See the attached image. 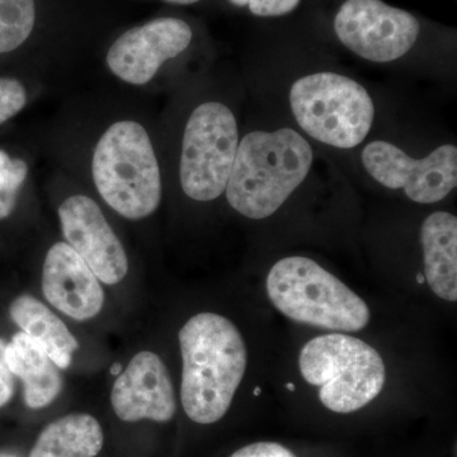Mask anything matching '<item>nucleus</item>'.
Segmentation results:
<instances>
[{
  "instance_id": "nucleus-1",
  "label": "nucleus",
  "mask_w": 457,
  "mask_h": 457,
  "mask_svg": "<svg viewBox=\"0 0 457 457\" xmlns=\"http://www.w3.org/2000/svg\"><path fill=\"white\" fill-rule=\"evenodd\" d=\"M183 372L180 402L189 420L212 425L228 413L245 378L248 352L228 319L201 312L179 330Z\"/></svg>"
},
{
  "instance_id": "nucleus-2",
  "label": "nucleus",
  "mask_w": 457,
  "mask_h": 457,
  "mask_svg": "<svg viewBox=\"0 0 457 457\" xmlns=\"http://www.w3.org/2000/svg\"><path fill=\"white\" fill-rule=\"evenodd\" d=\"M312 150L293 129L253 131L237 145L228 177V203L253 220L273 215L308 177Z\"/></svg>"
},
{
  "instance_id": "nucleus-3",
  "label": "nucleus",
  "mask_w": 457,
  "mask_h": 457,
  "mask_svg": "<svg viewBox=\"0 0 457 457\" xmlns=\"http://www.w3.org/2000/svg\"><path fill=\"white\" fill-rule=\"evenodd\" d=\"M92 176L104 203L130 220L147 218L162 201V177L145 129L114 122L102 135L92 159Z\"/></svg>"
},
{
  "instance_id": "nucleus-4",
  "label": "nucleus",
  "mask_w": 457,
  "mask_h": 457,
  "mask_svg": "<svg viewBox=\"0 0 457 457\" xmlns=\"http://www.w3.org/2000/svg\"><path fill=\"white\" fill-rule=\"evenodd\" d=\"M270 303L296 323L336 332H360L371 319L368 303L347 285L305 257L278 261L267 276Z\"/></svg>"
},
{
  "instance_id": "nucleus-5",
  "label": "nucleus",
  "mask_w": 457,
  "mask_h": 457,
  "mask_svg": "<svg viewBox=\"0 0 457 457\" xmlns=\"http://www.w3.org/2000/svg\"><path fill=\"white\" fill-rule=\"evenodd\" d=\"M300 372L319 387V399L335 413H353L378 396L385 385L380 353L356 337L333 333L303 345Z\"/></svg>"
},
{
  "instance_id": "nucleus-6",
  "label": "nucleus",
  "mask_w": 457,
  "mask_h": 457,
  "mask_svg": "<svg viewBox=\"0 0 457 457\" xmlns=\"http://www.w3.org/2000/svg\"><path fill=\"white\" fill-rule=\"evenodd\" d=\"M290 106L306 134L339 149L360 145L374 123L375 106L368 90L330 71L297 79L291 87Z\"/></svg>"
},
{
  "instance_id": "nucleus-7",
  "label": "nucleus",
  "mask_w": 457,
  "mask_h": 457,
  "mask_svg": "<svg viewBox=\"0 0 457 457\" xmlns=\"http://www.w3.org/2000/svg\"><path fill=\"white\" fill-rule=\"evenodd\" d=\"M239 134L236 116L220 102H204L189 116L183 134L179 177L183 192L200 203L227 189Z\"/></svg>"
},
{
  "instance_id": "nucleus-8",
  "label": "nucleus",
  "mask_w": 457,
  "mask_h": 457,
  "mask_svg": "<svg viewBox=\"0 0 457 457\" xmlns=\"http://www.w3.org/2000/svg\"><path fill=\"white\" fill-rule=\"evenodd\" d=\"M362 164L376 182L403 189L417 204L440 203L457 186V147L451 144L414 159L387 141H372L363 149Z\"/></svg>"
},
{
  "instance_id": "nucleus-9",
  "label": "nucleus",
  "mask_w": 457,
  "mask_h": 457,
  "mask_svg": "<svg viewBox=\"0 0 457 457\" xmlns=\"http://www.w3.org/2000/svg\"><path fill=\"white\" fill-rule=\"evenodd\" d=\"M339 41L352 53L374 62L404 56L416 44V17L381 0H347L335 20Z\"/></svg>"
},
{
  "instance_id": "nucleus-10",
  "label": "nucleus",
  "mask_w": 457,
  "mask_h": 457,
  "mask_svg": "<svg viewBox=\"0 0 457 457\" xmlns=\"http://www.w3.org/2000/svg\"><path fill=\"white\" fill-rule=\"evenodd\" d=\"M192 41L191 27L179 18H158L120 36L107 54L117 78L134 86L149 83L167 60L179 56Z\"/></svg>"
},
{
  "instance_id": "nucleus-11",
  "label": "nucleus",
  "mask_w": 457,
  "mask_h": 457,
  "mask_svg": "<svg viewBox=\"0 0 457 457\" xmlns=\"http://www.w3.org/2000/svg\"><path fill=\"white\" fill-rule=\"evenodd\" d=\"M66 243L79 254L99 281L116 285L128 275L129 261L119 237L92 198L74 195L59 207Z\"/></svg>"
},
{
  "instance_id": "nucleus-12",
  "label": "nucleus",
  "mask_w": 457,
  "mask_h": 457,
  "mask_svg": "<svg viewBox=\"0 0 457 457\" xmlns=\"http://www.w3.org/2000/svg\"><path fill=\"white\" fill-rule=\"evenodd\" d=\"M111 403L123 422H170L177 411L170 372L158 354L140 352L114 381Z\"/></svg>"
},
{
  "instance_id": "nucleus-13",
  "label": "nucleus",
  "mask_w": 457,
  "mask_h": 457,
  "mask_svg": "<svg viewBox=\"0 0 457 457\" xmlns=\"http://www.w3.org/2000/svg\"><path fill=\"white\" fill-rule=\"evenodd\" d=\"M42 291L54 308L78 321L97 317L104 308L99 279L68 243H56L47 252Z\"/></svg>"
},
{
  "instance_id": "nucleus-14",
  "label": "nucleus",
  "mask_w": 457,
  "mask_h": 457,
  "mask_svg": "<svg viewBox=\"0 0 457 457\" xmlns=\"http://www.w3.org/2000/svg\"><path fill=\"white\" fill-rule=\"evenodd\" d=\"M426 279L435 295L457 300V219L446 212H433L420 228Z\"/></svg>"
},
{
  "instance_id": "nucleus-15",
  "label": "nucleus",
  "mask_w": 457,
  "mask_h": 457,
  "mask_svg": "<svg viewBox=\"0 0 457 457\" xmlns=\"http://www.w3.org/2000/svg\"><path fill=\"white\" fill-rule=\"evenodd\" d=\"M5 361L12 374L21 378L25 386L27 407H47L62 393L60 369L49 354L25 333H17L5 345Z\"/></svg>"
},
{
  "instance_id": "nucleus-16",
  "label": "nucleus",
  "mask_w": 457,
  "mask_h": 457,
  "mask_svg": "<svg viewBox=\"0 0 457 457\" xmlns=\"http://www.w3.org/2000/svg\"><path fill=\"white\" fill-rule=\"evenodd\" d=\"M12 320L33 342L49 354L59 369H68L74 352L79 348L77 339L57 315L29 295H21L11 308Z\"/></svg>"
},
{
  "instance_id": "nucleus-17",
  "label": "nucleus",
  "mask_w": 457,
  "mask_h": 457,
  "mask_svg": "<svg viewBox=\"0 0 457 457\" xmlns=\"http://www.w3.org/2000/svg\"><path fill=\"white\" fill-rule=\"evenodd\" d=\"M104 441V431L95 417L69 414L40 433L29 457H96Z\"/></svg>"
},
{
  "instance_id": "nucleus-18",
  "label": "nucleus",
  "mask_w": 457,
  "mask_h": 457,
  "mask_svg": "<svg viewBox=\"0 0 457 457\" xmlns=\"http://www.w3.org/2000/svg\"><path fill=\"white\" fill-rule=\"evenodd\" d=\"M35 0H0V54L18 49L35 27Z\"/></svg>"
},
{
  "instance_id": "nucleus-19",
  "label": "nucleus",
  "mask_w": 457,
  "mask_h": 457,
  "mask_svg": "<svg viewBox=\"0 0 457 457\" xmlns=\"http://www.w3.org/2000/svg\"><path fill=\"white\" fill-rule=\"evenodd\" d=\"M27 173L29 167L25 162L11 158L0 150V220H4L13 212Z\"/></svg>"
},
{
  "instance_id": "nucleus-20",
  "label": "nucleus",
  "mask_w": 457,
  "mask_h": 457,
  "mask_svg": "<svg viewBox=\"0 0 457 457\" xmlns=\"http://www.w3.org/2000/svg\"><path fill=\"white\" fill-rule=\"evenodd\" d=\"M26 102V88L20 80L0 78V125L20 113Z\"/></svg>"
},
{
  "instance_id": "nucleus-21",
  "label": "nucleus",
  "mask_w": 457,
  "mask_h": 457,
  "mask_svg": "<svg viewBox=\"0 0 457 457\" xmlns=\"http://www.w3.org/2000/svg\"><path fill=\"white\" fill-rule=\"evenodd\" d=\"M302 0H248L249 11L258 17H279L297 8Z\"/></svg>"
},
{
  "instance_id": "nucleus-22",
  "label": "nucleus",
  "mask_w": 457,
  "mask_h": 457,
  "mask_svg": "<svg viewBox=\"0 0 457 457\" xmlns=\"http://www.w3.org/2000/svg\"><path fill=\"white\" fill-rule=\"evenodd\" d=\"M230 457H296L276 442H257L236 451Z\"/></svg>"
},
{
  "instance_id": "nucleus-23",
  "label": "nucleus",
  "mask_w": 457,
  "mask_h": 457,
  "mask_svg": "<svg viewBox=\"0 0 457 457\" xmlns=\"http://www.w3.org/2000/svg\"><path fill=\"white\" fill-rule=\"evenodd\" d=\"M5 345L7 343L0 338V408L8 404L14 394V375L5 361Z\"/></svg>"
},
{
  "instance_id": "nucleus-24",
  "label": "nucleus",
  "mask_w": 457,
  "mask_h": 457,
  "mask_svg": "<svg viewBox=\"0 0 457 457\" xmlns=\"http://www.w3.org/2000/svg\"><path fill=\"white\" fill-rule=\"evenodd\" d=\"M164 2L171 3V4H194V3L200 2V0H164Z\"/></svg>"
},
{
  "instance_id": "nucleus-25",
  "label": "nucleus",
  "mask_w": 457,
  "mask_h": 457,
  "mask_svg": "<svg viewBox=\"0 0 457 457\" xmlns=\"http://www.w3.org/2000/svg\"><path fill=\"white\" fill-rule=\"evenodd\" d=\"M110 372H111V375H112V376L121 375V372H122L121 363H113V365L111 366Z\"/></svg>"
},
{
  "instance_id": "nucleus-26",
  "label": "nucleus",
  "mask_w": 457,
  "mask_h": 457,
  "mask_svg": "<svg viewBox=\"0 0 457 457\" xmlns=\"http://www.w3.org/2000/svg\"><path fill=\"white\" fill-rule=\"evenodd\" d=\"M0 457H18V456L12 455V453H0Z\"/></svg>"
},
{
  "instance_id": "nucleus-27",
  "label": "nucleus",
  "mask_w": 457,
  "mask_h": 457,
  "mask_svg": "<svg viewBox=\"0 0 457 457\" xmlns=\"http://www.w3.org/2000/svg\"><path fill=\"white\" fill-rule=\"evenodd\" d=\"M287 389L291 390V392H294V390H295L294 385L293 384H287Z\"/></svg>"
},
{
  "instance_id": "nucleus-28",
  "label": "nucleus",
  "mask_w": 457,
  "mask_h": 457,
  "mask_svg": "<svg viewBox=\"0 0 457 457\" xmlns=\"http://www.w3.org/2000/svg\"><path fill=\"white\" fill-rule=\"evenodd\" d=\"M417 279H418V282H420V284H422V282H423V278H422V276L418 275Z\"/></svg>"
}]
</instances>
